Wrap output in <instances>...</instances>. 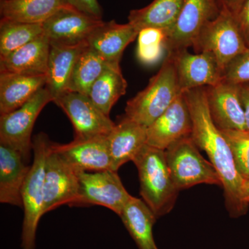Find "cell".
<instances>
[{
  "label": "cell",
  "mask_w": 249,
  "mask_h": 249,
  "mask_svg": "<svg viewBox=\"0 0 249 249\" xmlns=\"http://www.w3.org/2000/svg\"><path fill=\"white\" fill-rule=\"evenodd\" d=\"M192 119L182 92L147 128V142L150 146L165 150L174 142L191 136Z\"/></svg>",
  "instance_id": "14"
},
{
  "label": "cell",
  "mask_w": 249,
  "mask_h": 249,
  "mask_svg": "<svg viewBox=\"0 0 249 249\" xmlns=\"http://www.w3.org/2000/svg\"><path fill=\"white\" fill-rule=\"evenodd\" d=\"M107 64L102 56L87 45L73 68L68 91L88 96L93 83L101 76Z\"/></svg>",
  "instance_id": "27"
},
{
  "label": "cell",
  "mask_w": 249,
  "mask_h": 249,
  "mask_svg": "<svg viewBox=\"0 0 249 249\" xmlns=\"http://www.w3.org/2000/svg\"><path fill=\"white\" fill-rule=\"evenodd\" d=\"M119 217L139 249H159L153 235L157 218L145 201L132 196Z\"/></svg>",
  "instance_id": "23"
},
{
  "label": "cell",
  "mask_w": 249,
  "mask_h": 249,
  "mask_svg": "<svg viewBox=\"0 0 249 249\" xmlns=\"http://www.w3.org/2000/svg\"><path fill=\"white\" fill-rule=\"evenodd\" d=\"M221 10H226L235 15L244 0H218Z\"/></svg>",
  "instance_id": "35"
},
{
  "label": "cell",
  "mask_w": 249,
  "mask_h": 249,
  "mask_svg": "<svg viewBox=\"0 0 249 249\" xmlns=\"http://www.w3.org/2000/svg\"><path fill=\"white\" fill-rule=\"evenodd\" d=\"M138 170L140 193L156 217L169 213L179 191L174 183L165 150L145 144L132 160Z\"/></svg>",
  "instance_id": "2"
},
{
  "label": "cell",
  "mask_w": 249,
  "mask_h": 249,
  "mask_svg": "<svg viewBox=\"0 0 249 249\" xmlns=\"http://www.w3.org/2000/svg\"><path fill=\"white\" fill-rule=\"evenodd\" d=\"M220 11L218 0H183L176 23L167 36V53L193 47L203 28Z\"/></svg>",
  "instance_id": "10"
},
{
  "label": "cell",
  "mask_w": 249,
  "mask_h": 249,
  "mask_svg": "<svg viewBox=\"0 0 249 249\" xmlns=\"http://www.w3.org/2000/svg\"><path fill=\"white\" fill-rule=\"evenodd\" d=\"M87 45V42L77 45L51 43L45 88L52 95L53 102L68 91L73 68Z\"/></svg>",
  "instance_id": "21"
},
{
  "label": "cell",
  "mask_w": 249,
  "mask_h": 249,
  "mask_svg": "<svg viewBox=\"0 0 249 249\" xmlns=\"http://www.w3.org/2000/svg\"><path fill=\"white\" fill-rule=\"evenodd\" d=\"M206 93L211 117L219 129L247 130L238 85L222 80L206 87Z\"/></svg>",
  "instance_id": "16"
},
{
  "label": "cell",
  "mask_w": 249,
  "mask_h": 249,
  "mask_svg": "<svg viewBox=\"0 0 249 249\" xmlns=\"http://www.w3.org/2000/svg\"><path fill=\"white\" fill-rule=\"evenodd\" d=\"M67 4L91 17L103 19V11L98 0H67Z\"/></svg>",
  "instance_id": "32"
},
{
  "label": "cell",
  "mask_w": 249,
  "mask_h": 249,
  "mask_svg": "<svg viewBox=\"0 0 249 249\" xmlns=\"http://www.w3.org/2000/svg\"><path fill=\"white\" fill-rule=\"evenodd\" d=\"M78 173L54 151L51 142L46 158L44 214L62 205H74L79 186Z\"/></svg>",
  "instance_id": "11"
},
{
  "label": "cell",
  "mask_w": 249,
  "mask_h": 249,
  "mask_svg": "<svg viewBox=\"0 0 249 249\" xmlns=\"http://www.w3.org/2000/svg\"><path fill=\"white\" fill-rule=\"evenodd\" d=\"M127 87L120 64L107 62L104 71L93 83L88 96L98 109L109 116L111 108L125 94Z\"/></svg>",
  "instance_id": "26"
},
{
  "label": "cell",
  "mask_w": 249,
  "mask_h": 249,
  "mask_svg": "<svg viewBox=\"0 0 249 249\" xmlns=\"http://www.w3.org/2000/svg\"><path fill=\"white\" fill-rule=\"evenodd\" d=\"M137 39V58L144 65L157 63L166 52L167 33L165 31L147 28L140 31Z\"/></svg>",
  "instance_id": "29"
},
{
  "label": "cell",
  "mask_w": 249,
  "mask_h": 249,
  "mask_svg": "<svg viewBox=\"0 0 249 249\" xmlns=\"http://www.w3.org/2000/svg\"><path fill=\"white\" fill-rule=\"evenodd\" d=\"M171 55L182 92L195 88L214 86L223 80V72L209 52L192 53L188 49L167 53Z\"/></svg>",
  "instance_id": "13"
},
{
  "label": "cell",
  "mask_w": 249,
  "mask_h": 249,
  "mask_svg": "<svg viewBox=\"0 0 249 249\" xmlns=\"http://www.w3.org/2000/svg\"><path fill=\"white\" fill-rule=\"evenodd\" d=\"M192 48L196 53L212 54L223 73L234 59L249 49L235 16L226 10H221L203 28Z\"/></svg>",
  "instance_id": "5"
},
{
  "label": "cell",
  "mask_w": 249,
  "mask_h": 249,
  "mask_svg": "<svg viewBox=\"0 0 249 249\" xmlns=\"http://www.w3.org/2000/svg\"><path fill=\"white\" fill-rule=\"evenodd\" d=\"M181 93L173 59L167 53L160 70L146 88L127 101L124 116L147 128Z\"/></svg>",
  "instance_id": "3"
},
{
  "label": "cell",
  "mask_w": 249,
  "mask_h": 249,
  "mask_svg": "<svg viewBox=\"0 0 249 249\" xmlns=\"http://www.w3.org/2000/svg\"><path fill=\"white\" fill-rule=\"evenodd\" d=\"M31 166L17 150L0 143V202L23 208L22 190Z\"/></svg>",
  "instance_id": "19"
},
{
  "label": "cell",
  "mask_w": 249,
  "mask_h": 249,
  "mask_svg": "<svg viewBox=\"0 0 249 249\" xmlns=\"http://www.w3.org/2000/svg\"><path fill=\"white\" fill-rule=\"evenodd\" d=\"M233 156L237 171L244 179L249 178V132L237 129H221Z\"/></svg>",
  "instance_id": "30"
},
{
  "label": "cell",
  "mask_w": 249,
  "mask_h": 249,
  "mask_svg": "<svg viewBox=\"0 0 249 249\" xmlns=\"http://www.w3.org/2000/svg\"><path fill=\"white\" fill-rule=\"evenodd\" d=\"M184 95L193 124L191 139L196 146L207 154L210 162L220 177L228 212L231 217L245 215L249 206L242 199L245 181L236 168L227 141L211 117L206 87L188 90Z\"/></svg>",
  "instance_id": "1"
},
{
  "label": "cell",
  "mask_w": 249,
  "mask_h": 249,
  "mask_svg": "<svg viewBox=\"0 0 249 249\" xmlns=\"http://www.w3.org/2000/svg\"><path fill=\"white\" fill-rule=\"evenodd\" d=\"M50 102H53V98L45 87L20 107L1 115L0 143L17 150L27 162L33 150L31 134L34 124L43 108Z\"/></svg>",
  "instance_id": "7"
},
{
  "label": "cell",
  "mask_w": 249,
  "mask_h": 249,
  "mask_svg": "<svg viewBox=\"0 0 249 249\" xmlns=\"http://www.w3.org/2000/svg\"><path fill=\"white\" fill-rule=\"evenodd\" d=\"M103 22V19L67 4L42 23V27L51 43L77 45L87 42L90 34Z\"/></svg>",
  "instance_id": "12"
},
{
  "label": "cell",
  "mask_w": 249,
  "mask_h": 249,
  "mask_svg": "<svg viewBox=\"0 0 249 249\" xmlns=\"http://www.w3.org/2000/svg\"><path fill=\"white\" fill-rule=\"evenodd\" d=\"M242 199L245 204L249 205V178L245 180L242 190Z\"/></svg>",
  "instance_id": "36"
},
{
  "label": "cell",
  "mask_w": 249,
  "mask_h": 249,
  "mask_svg": "<svg viewBox=\"0 0 249 249\" xmlns=\"http://www.w3.org/2000/svg\"><path fill=\"white\" fill-rule=\"evenodd\" d=\"M222 80L235 85L249 83V49L229 64Z\"/></svg>",
  "instance_id": "31"
},
{
  "label": "cell",
  "mask_w": 249,
  "mask_h": 249,
  "mask_svg": "<svg viewBox=\"0 0 249 249\" xmlns=\"http://www.w3.org/2000/svg\"><path fill=\"white\" fill-rule=\"evenodd\" d=\"M238 85L241 102L245 112L246 127L249 132V83Z\"/></svg>",
  "instance_id": "34"
},
{
  "label": "cell",
  "mask_w": 249,
  "mask_h": 249,
  "mask_svg": "<svg viewBox=\"0 0 249 249\" xmlns=\"http://www.w3.org/2000/svg\"><path fill=\"white\" fill-rule=\"evenodd\" d=\"M52 147L78 171L111 170L107 136L79 140L73 139L67 144L52 142Z\"/></svg>",
  "instance_id": "15"
},
{
  "label": "cell",
  "mask_w": 249,
  "mask_h": 249,
  "mask_svg": "<svg viewBox=\"0 0 249 249\" xmlns=\"http://www.w3.org/2000/svg\"><path fill=\"white\" fill-rule=\"evenodd\" d=\"M111 170L117 172L128 161H132L147 144V128L124 116L107 136Z\"/></svg>",
  "instance_id": "18"
},
{
  "label": "cell",
  "mask_w": 249,
  "mask_h": 249,
  "mask_svg": "<svg viewBox=\"0 0 249 249\" xmlns=\"http://www.w3.org/2000/svg\"><path fill=\"white\" fill-rule=\"evenodd\" d=\"M139 33L129 22L103 21L90 34L87 43L109 63L120 64L124 49L137 38Z\"/></svg>",
  "instance_id": "17"
},
{
  "label": "cell",
  "mask_w": 249,
  "mask_h": 249,
  "mask_svg": "<svg viewBox=\"0 0 249 249\" xmlns=\"http://www.w3.org/2000/svg\"><path fill=\"white\" fill-rule=\"evenodd\" d=\"M46 75L0 72V114H8L27 102L45 88Z\"/></svg>",
  "instance_id": "22"
},
{
  "label": "cell",
  "mask_w": 249,
  "mask_h": 249,
  "mask_svg": "<svg viewBox=\"0 0 249 249\" xmlns=\"http://www.w3.org/2000/svg\"><path fill=\"white\" fill-rule=\"evenodd\" d=\"M50 47V40L44 34L9 55L0 57V72L46 75Z\"/></svg>",
  "instance_id": "20"
},
{
  "label": "cell",
  "mask_w": 249,
  "mask_h": 249,
  "mask_svg": "<svg viewBox=\"0 0 249 249\" xmlns=\"http://www.w3.org/2000/svg\"><path fill=\"white\" fill-rule=\"evenodd\" d=\"M51 141L40 132L33 139L34 160L22 190L24 209L21 249H36L37 227L44 215L46 158Z\"/></svg>",
  "instance_id": "4"
},
{
  "label": "cell",
  "mask_w": 249,
  "mask_h": 249,
  "mask_svg": "<svg viewBox=\"0 0 249 249\" xmlns=\"http://www.w3.org/2000/svg\"><path fill=\"white\" fill-rule=\"evenodd\" d=\"M183 0H153L142 9L132 10L128 22L139 32L155 28L168 33L173 29L181 11Z\"/></svg>",
  "instance_id": "24"
},
{
  "label": "cell",
  "mask_w": 249,
  "mask_h": 249,
  "mask_svg": "<svg viewBox=\"0 0 249 249\" xmlns=\"http://www.w3.org/2000/svg\"><path fill=\"white\" fill-rule=\"evenodd\" d=\"M67 4V0H1L0 14L16 22L42 24Z\"/></svg>",
  "instance_id": "25"
},
{
  "label": "cell",
  "mask_w": 249,
  "mask_h": 249,
  "mask_svg": "<svg viewBox=\"0 0 249 249\" xmlns=\"http://www.w3.org/2000/svg\"><path fill=\"white\" fill-rule=\"evenodd\" d=\"M165 151L172 178L178 191L201 183L222 186L217 170L201 156L191 137L174 142Z\"/></svg>",
  "instance_id": "6"
},
{
  "label": "cell",
  "mask_w": 249,
  "mask_h": 249,
  "mask_svg": "<svg viewBox=\"0 0 249 249\" xmlns=\"http://www.w3.org/2000/svg\"><path fill=\"white\" fill-rule=\"evenodd\" d=\"M44 34L42 24H27L1 18L0 57L9 55Z\"/></svg>",
  "instance_id": "28"
},
{
  "label": "cell",
  "mask_w": 249,
  "mask_h": 249,
  "mask_svg": "<svg viewBox=\"0 0 249 249\" xmlns=\"http://www.w3.org/2000/svg\"><path fill=\"white\" fill-rule=\"evenodd\" d=\"M53 103L68 116L77 140L107 137L115 126L109 116L98 109L87 95L68 91Z\"/></svg>",
  "instance_id": "9"
},
{
  "label": "cell",
  "mask_w": 249,
  "mask_h": 249,
  "mask_svg": "<svg viewBox=\"0 0 249 249\" xmlns=\"http://www.w3.org/2000/svg\"><path fill=\"white\" fill-rule=\"evenodd\" d=\"M78 198L73 206H103L119 216L132 198L117 172L78 171Z\"/></svg>",
  "instance_id": "8"
},
{
  "label": "cell",
  "mask_w": 249,
  "mask_h": 249,
  "mask_svg": "<svg viewBox=\"0 0 249 249\" xmlns=\"http://www.w3.org/2000/svg\"><path fill=\"white\" fill-rule=\"evenodd\" d=\"M234 16L249 49V0L242 1Z\"/></svg>",
  "instance_id": "33"
}]
</instances>
